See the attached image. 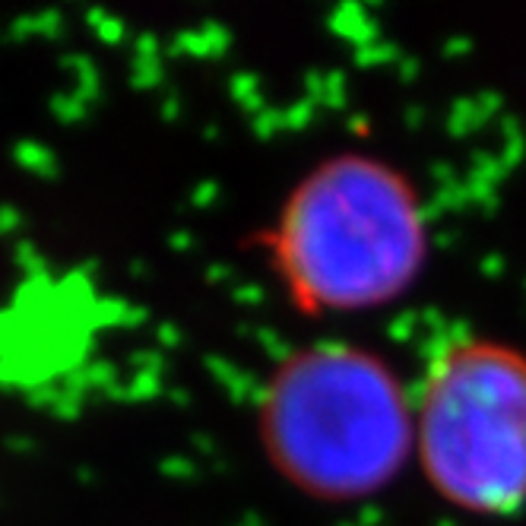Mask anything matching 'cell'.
Here are the masks:
<instances>
[{
	"label": "cell",
	"instance_id": "cell-2",
	"mask_svg": "<svg viewBox=\"0 0 526 526\" xmlns=\"http://www.w3.org/2000/svg\"><path fill=\"white\" fill-rule=\"evenodd\" d=\"M273 260L295 305L349 314L397 302L428 260V222L406 175L365 156L321 162L292 187Z\"/></svg>",
	"mask_w": 526,
	"mask_h": 526
},
{
	"label": "cell",
	"instance_id": "cell-3",
	"mask_svg": "<svg viewBox=\"0 0 526 526\" xmlns=\"http://www.w3.org/2000/svg\"><path fill=\"white\" fill-rule=\"evenodd\" d=\"M416 454L428 485L476 517L526 511V352L457 333L428 355L412 393Z\"/></svg>",
	"mask_w": 526,
	"mask_h": 526
},
{
	"label": "cell",
	"instance_id": "cell-1",
	"mask_svg": "<svg viewBox=\"0 0 526 526\" xmlns=\"http://www.w3.org/2000/svg\"><path fill=\"white\" fill-rule=\"evenodd\" d=\"M260 444L279 476L321 501H355L400 476L416 447L412 393L381 355L317 343L260 393Z\"/></svg>",
	"mask_w": 526,
	"mask_h": 526
}]
</instances>
